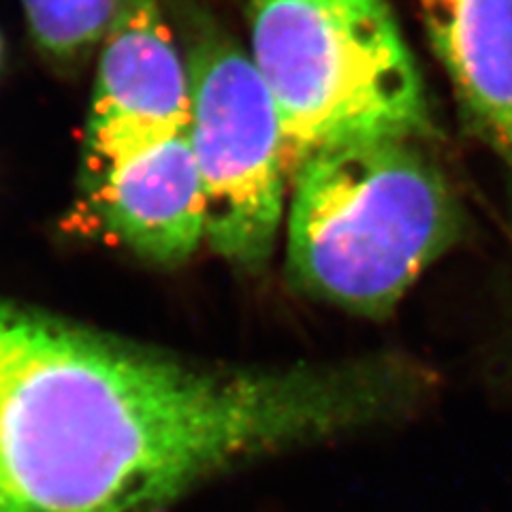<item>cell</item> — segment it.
Returning a JSON list of instances; mask_svg holds the SVG:
<instances>
[{
	"mask_svg": "<svg viewBox=\"0 0 512 512\" xmlns=\"http://www.w3.org/2000/svg\"><path fill=\"white\" fill-rule=\"evenodd\" d=\"M436 389L402 352L205 363L0 299V512H165L256 461L404 421Z\"/></svg>",
	"mask_w": 512,
	"mask_h": 512,
	"instance_id": "1",
	"label": "cell"
},
{
	"mask_svg": "<svg viewBox=\"0 0 512 512\" xmlns=\"http://www.w3.org/2000/svg\"><path fill=\"white\" fill-rule=\"evenodd\" d=\"M86 188L101 227L139 259L180 265L205 239V197L188 131L86 180Z\"/></svg>",
	"mask_w": 512,
	"mask_h": 512,
	"instance_id": "6",
	"label": "cell"
},
{
	"mask_svg": "<svg viewBox=\"0 0 512 512\" xmlns=\"http://www.w3.org/2000/svg\"><path fill=\"white\" fill-rule=\"evenodd\" d=\"M190 126V75L158 0H120L86 126V180Z\"/></svg>",
	"mask_w": 512,
	"mask_h": 512,
	"instance_id": "5",
	"label": "cell"
},
{
	"mask_svg": "<svg viewBox=\"0 0 512 512\" xmlns=\"http://www.w3.org/2000/svg\"><path fill=\"white\" fill-rule=\"evenodd\" d=\"M250 45L291 178L342 143L429 137L423 79L387 0H250Z\"/></svg>",
	"mask_w": 512,
	"mask_h": 512,
	"instance_id": "3",
	"label": "cell"
},
{
	"mask_svg": "<svg viewBox=\"0 0 512 512\" xmlns=\"http://www.w3.org/2000/svg\"><path fill=\"white\" fill-rule=\"evenodd\" d=\"M463 116L512 178V0H419Z\"/></svg>",
	"mask_w": 512,
	"mask_h": 512,
	"instance_id": "7",
	"label": "cell"
},
{
	"mask_svg": "<svg viewBox=\"0 0 512 512\" xmlns=\"http://www.w3.org/2000/svg\"><path fill=\"white\" fill-rule=\"evenodd\" d=\"M421 141L342 143L293 173L286 274L297 291L378 320L453 248L459 203Z\"/></svg>",
	"mask_w": 512,
	"mask_h": 512,
	"instance_id": "2",
	"label": "cell"
},
{
	"mask_svg": "<svg viewBox=\"0 0 512 512\" xmlns=\"http://www.w3.org/2000/svg\"><path fill=\"white\" fill-rule=\"evenodd\" d=\"M186 67L205 242L231 265L259 271L274 252L291 184L276 103L252 58L220 35L199 37Z\"/></svg>",
	"mask_w": 512,
	"mask_h": 512,
	"instance_id": "4",
	"label": "cell"
},
{
	"mask_svg": "<svg viewBox=\"0 0 512 512\" xmlns=\"http://www.w3.org/2000/svg\"><path fill=\"white\" fill-rule=\"evenodd\" d=\"M120 0H22L39 50L58 62H77L94 50Z\"/></svg>",
	"mask_w": 512,
	"mask_h": 512,
	"instance_id": "8",
	"label": "cell"
}]
</instances>
